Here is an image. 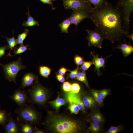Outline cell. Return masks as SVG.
Here are the masks:
<instances>
[{
    "label": "cell",
    "instance_id": "obj_1",
    "mask_svg": "<svg viewBox=\"0 0 133 133\" xmlns=\"http://www.w3.org/2000/svg\"><path fill=\"white\" fill-rule=\"evenodd\" d=\"M90 19L104 39L114 44L128 34L124 29L121 15L117 9L107 1L100 7H93L90 12Z\"/></svg>",
    "mask_w": 133,
    "mask_h": 133
},
{
    "label": "cell",
    "instance_id": "obj_2",
    "mask_svg": "<svg viewBox=\"0 0 133 133\" xmlns=\"http://www.w3.org/2000/svg\"><path fill=\"white\" fill-rule=\"evenodd\" d=\"M45 124L50 125L58 133H77L81 129L79 125L76 121L62 117H54L48 119Z\"/></svg>",
    "mask_w": 133,
    "mask_h": 133
},
{
    "label": "cell",
    "instance_id": "obj_3",
    "mask_svg": "<svg viewBox=\"0 0 133 133\" xmlns=\"http://www.w3.org/2000/svg\"><path fill=\"white\" fill-rule=\"evenodd\" d=\"M116 7L121 16L124 29L129 33L130 17L133 11V0H118Z\"/></svg>",
    "mask_w": 133,
    "mask_h": 133
},
{
    "label": "cell",
    "instance_id": "obj_4",
    "mask_svg": "<svg viewBox=\"0 0 133 133\" xmlns=\"http://www.w3.org/2000/svg\"><path fill=\"white\" fill-rule=\"evenodd\" d=\"M21 58L8 64L4 65L0 64L2 67L5 78L9 82H14L16 83V78L18 73L21 70L25 68L26 67L22 63Z\"/></svg>",
    "mask_w": 133,
    "mask_h": 133
},
{
    "label": "cell",
    "instance_id": "obj_5",
    "mask_svg": "<svg viewBox=\"0 0 133 133\" xmlns=\"http://www.w3.org/2000/svg\"><path fill=\"white\" fill-rule=\"evenodd\" d=\"M30 100L39 104H43L47 98V91L43 86L37 83L35 81L32 87L28 90Z\"/></svg>",
    "mask_w": 133,
    "mask_h": 133
},
{
    "label": "cell",
    "instance_id": "obj_6",
    "mask_svg": "<svg viewBox=\"0 0 133 133\" xmlns=\"http://www.w3.org/2000/svg\"><path fill=\"white\" fill-rule=\"evenodd\" d=\"M15 112L18 116V118L25 123L32 125L38 119L36 112L31 106L24 105L17 109Z\"/></svg>",
    "mask_w": 133,
    "mask_h": 133
},
{
    "label": "cell",
    "instance_id": "obj_7",
    "mask_svg": "<svg viewBox=\"0 0 133 133\" xmlns=\"http://www.w3.org/2000/svg\"><path fill=\"white\" fill-rule=\"evenodd\" d=\"M62 0L64 7L67 10L85 9L91 10L93 8L86 0Z\"/></svg>",
    "mask_w": 133,
    "mask_h": 133
},
{
    "label": "cell",
    "instance_id": "obj_8",
    "mask_svg": "<svg viewBox=\"0 0 133 133\" xmlns=\"http://www.w3.org/2000/svg\"><path fill=\"white\" fill-rule=\"evenodd\" d=\"M86 31L88 34L86 38L88 40V45L90 47H94L101 49L104 39L102 35L95 30L87 29Z\"/></svg>",
    "mask_w": 133,
    "mask_h": 133
},
{
    "label": "cell",
    "instance_id": "obj_9",
    "mask_svg": "<svg viewBox=\"0 0 133 133\" xmlns=\"http://www.w3.org/2000/svg\"><path fill=\"white\" fill-rule=\"evenodd\" d=\"M91 10L85 9L73 10L71 15L68 18L71 24H74L77 26L84 19L87 18H90Z\"/></svg>",
    "mask_w": 133,
    "mask_h": 133
},
{
    "label": "cell",
    "instance_id": "obj_10",
    "mask_svg": "<svg viewBox=\"0 0 133 133\" xmlns=\"http://www.w3.org/2000/svg\"><path fill=\"white\" fill-rule=\"evenodd\" d=\"M90 55L92 57L91 61L95 66L94 71L96 72V74L99 76L102 75V73L100 71V68L102 67L104 70H105V63L106 62V59L110 56H107L105 58H103L102 56L99 57V55L97 54H95L94 51L91 52Z\"/></svg>",
    "mask_w": 133,
    "mask_h": 133
},
{
    "label": "cell",
    "instance_id": "obj_11",
    "mask_svg": "<svg viewBox=\"0 0 133 133\" xmlns=\"http://www.w3.org/2000/svg\"><path fill=\"white\" fill-rule=\"evenodd\" d=\"M10 97L20 107L25 105L28 99L26 93L21 88L15 90L13 95Z\"/></svg>",
    "mask_w": 133,
    "mask_h": 133
},
{
    "label": "cell",
    "instance_id": "obj_12",
    "mask_svg": "<svg viewBox=\"0 0 133 133\" xmlns=\"http://www.w3.org/2000/svg\"><path fill=\"white\" fill-rule=\"evenodd\" d=\"M7 124L4 126L5 132L7 133H17L20 131L19 123L10 116Z\"/></svg>",
    "mask_w": 133,
    "mask_h": 133
},
{
    "label": "cell",
    "instance_id": "obj_13",
    "mask_svg": "<svg viewBox=\"0 0 133 133\" xmlns=\"http://www.w3.org/2000/svg\"><path fill=\"white\" fill-rule=\"evenodd\" d=\"M70 91L67 93L66 96L68 102L77 105L79 108L80 110L84 111L85 109L84 105L80 96L77 93H74Z\"/></svg>",
    "mask_w": 133,
    "mask_h": 133
},
{
    "label": "cell",
    "instance_id": "obj_14",
    "mask_svg": "<svg viewBox=\"0 0 133 133\" xmlns=\"http://www.w3.org/2000/svg\"><path fill=\"white\" fill-rule=\"evenodd\" d=\"M38 77L36 75L31 72L25 74L22 79L21 86L24 88L25 87L32 85Z\"/></svg>",
    "mask_w": 133,
    "mask_h": 133
},
{
    "label": "cell",
    "instance_id": "obj_15",
    "mask_svg": "<svg viewBox=\"0 0 133 133\" xmlns=\"http://www.w3.org/2000/svg\"><path fill=\"white\" fill-rule=\"evenodd\" d=\"M125 43H120L114 49H120L124 57H127L129 55L133 52V47L130 45L126 43L125 41Z\"/></svg>",
    "mask_w": 133,
    "mask_h": 133
},
{
    "label": "cell",
    "instance_id": "obj_16",
    "mask_svg": "<svg viewBox=\"0 0 133 133\" xmlns=\"http://www.w3.org/2000/svg\"><path fill=\"white\" fill-rule=\"evenodd\" d=\"M28 12L26 14L28 16L27 20L24 21L22 25L24 27H32L35 26L39 25L38 22L35 20L30 15L29 9V8H28Z\"/></svg>",
    "mask_w": 133,
    "mask_h": 133
},
{
    "label": "cell",
    "instance_id": "obj_17",
    "mask_svg": "<svg viewBox=\"0 0 133 133\" xmlns=\"http://www.w3.org/2000/svg\"><path fill=\"white\" fill-rule=\"evenodd\" d=\"M19 122L20 131L23 133H33L34 128L32 125L29 123H25L22 124L18 119Z\"/></svg>",
    "mask_w": 133,
    "mask_h": 133
},
{
    "label": "cell",
    "instance_id": "obj_18",
    "mask_svg": "<svg viewBox=\"0 0 133 133\" xmlns=\"http://www.w3.org/2000/svg\"><path fill=\"white\" fill-rule=\"evenodd\" d=\"M10 114L0 108V125L4 126L9 120Z\"/></svg>",
    "mask_w": 133,
    "mask_h": 133
},
{
    "label": "cell",
    "instance_id": "obj_19",
    "mask_svg": "<svg viewBox=\"0 0 133 133\" xmlns=\"http://www.w3.org/2000/svg\"><path fill=\"white\" fill-rule=\"evenodd\" d=\"M82 101L84 106L87 108H92L95 105V100L92 97L89 96H85L83 99Z\"/></svg>",
    "mask_w": 133,
    "mask_h": 133
},
{
    "label": "cell",
    "instance_id": "obj_20",
    "mask_svg": "<svg viewBox=\"0 0 133 133\" xmlns=\"http://www.w3.org/2000/svg\"><path fill=\"white\" fill-rule=\"evenodd\" d=\"M71 24V23L68 18L63 20L59 25L60 28L61 32L68 33V28Z\"/></svg>",
    "mask_w": 133,
    "mask_h": 133
},
{
    "label": "cell",
    "instance_id": "obj_21",
    "mask_svg": "<svg viewBox=\"0 0 133 133\" xmlns=\"http://www.w3.org/2000/svg\"><path fill=\"white\" fill-rule=\"evenodd\" d=\"M13 33L14 32H13V36L12 37L9 38L7 37H5L8 44L9 49H10V51L7 56H11L10 53L11 50H13V49H14L16 47L17 45L16 39L15 38L14 36Z\"/></svg>",
    "mask_w": 133,
    "mask_h": 133
},
{
    "label": "cell",
    "instance_id": "obj_22",
    "mask_svg": "<svg viewBox=\"0 0 133 133\" xmlns=\"http://www.w3.org/2000/svg\"><path fill=\"white\" fill-rule=\"evenodd\" d=\"M29 32V31L28 29H25L24 32L22 33L18 34L16 39L17 45H20L23 44V42L26 38Z\"/></svg>",
    "mask_w": 133,
    "mask_h": 133
},
{
    "label": "cell",
    "instance_id": "obj_23",
    "mask_svg": "<svg viewBox=\"0 0 133 133\" xmlns=\"http://www.w3.org/2000/svg\"><path fill=\"white\" fill-rule=\"evenodd\" d=\"M30 46L28 44L24 45L23 44L20 45L18 48L16 47L14 49V54L12 56L16 55H19L24 52L27 50H31V48H28Z\"/></svg>",
    "mask_w": 133,
    "mask_h": 133
},
{
    "label": "cell",
    "instance_id": "obj_24",
    "mask_svg": "<svg viewBox=\"0 0 133 133\" xmlns=\"http://www.w3.org/2000/svg\"><path fill=\"white\" fill-rule=\"evenodd\" d=\"M39 67L40 75L44 77L48 78L50 73V69L48 67L45 66H40Z\"/></svg>",
    "mask_w": 133,
    "mask_h": 133
},
{
    "label": "cell",
    "instance_id": "obj_25",
    "mask_svg": "<svg viewBox=\"0 0 133 133\" xmlns=\"http://www.w3.org/2000/svg\"><path fill=\"white\" fill-rule=\"evenodd\" d=\"M76 78L78 80L83 83L87 87H89L85 71H82L81 72H79L76 77Z\"/></svg>",
    "mask_w": 133,
    "mask_h": 133
},
{
    "label": "cell",
    "instance_id": "obj_26",
    "mask_svg": "<svg viewBox=\"0 0 133 133\" xmlns=\"http://www.w3.org/2000/svg\"><path fill=\"white\" fill-rule=\"evenodd\" d=\"M50 103L57 110L59 109L61 106L64 105L65 101L63 99L58 97L55 100Z\"/></svg>",
    "mask_w": 133,
    "mask_h": 133
},
{
    "label": "cell",
    "instance_id": "obj_27",
    "mask_svg": "<svg viewBox=\"0 0 133 133\" xmlns=\"http://www.w3.org/2000/svg\"><path fill=\"white\" fill-rule=\"evenodd\" d=\"M91 5L92 4L95 8L101 6L106 1V0H86Z\"/></svg>",
    "mask_w": 133,
    "mask_h": 133
},
{
    "label": "cell",
    "instance_id": "obj_28",
    "mask_svg": "<svg viewBox=\"0 0 133 133\" xmlns=\"http://www.w3.org/2000/svg\"><path fill=\"white\" fill-rule=\"evenodd\" d=\"M100 126L98 123L94 122L91 123L89 129L92 132L98 133L100 129Z\"/></svg>",
    "mask_w": 133,
    "mask_h": 133
},
{
    "label": "cell",
    "instance_id": "obj_29",
    "mask_svg": "<svg viewBox=\"0 0 133 133\" xmlns=\"http://www.w3.org/2000/svg\"><path fill=\"white\" fill-rule=\"evenodd\" d=\"M92 119L94 122L98 123L102 122L103 120L102 116L99 112L95 113L92 116Z\"/></svg>",
    "mask_w": 133,
    "mask_h": 133
},
{
    "label": "cell",
    "instance_id": "obj_30",
    "mask_svg": "<svg viewBox=\"0 0 133 133\" xmlns=\"http://www.w3.org/2000/svg\"><path fill=\"white\" fill-rule=\"evenodd\" d=\"M91 93L95 100L98 104H101L103 102V100L100 96L98 92L95 90L92 91Z\"/></svg>",
    "mask_w": 133,
    "mask_h": 133
},
{
    "label": "cell",
    "instance_id": "obj_31",
    "mask_svg": "<svg viewBox=\"0 0 133 133\" xmlns=\"http://www.w3.org/2000/svg\"><path fill=\"white\" fill-rule=\"evenodd\" d=\"M69 103L70 105L68 108L70 110L71 113L75 114H77L80 110L79 107L75 104Z\"/></svg>",
    "mask_w": 133,
    "mask_h": 133
},
{
    "label": "cell",
    "instance_id": "obj_32",
    "mask_svg": "<svg viewBox=\"0 0 133 133\" xmlns=\"http://www.w3.org/2000/svg\"><path fill=\"white\" fill-rule=\"evenodd\" d=\"M93 63L91 61H83L81 65V69L82 71H85L87 70L92 65Z\"/></svg>",
    "mask_w": 133,
    "mask_h": 133
},
{
    "label": "cell",
    "instance_id": "obj_33",
    "mask_svg": "<svg viewBox=\"0 0 133 133\" xmlns=\"http://www.w3.org/2000/svg\"><path fill=\"white\" fill-rule=\"evenodd\" d=\"M80 89L79 85L77 83H74L71 85L70 90L75 93H78Z\"/></svg>",
    "mask_w": 133,
    "mask_h": 133
},
{
    "label": "cell",
    "instance_id": "obj_34",
    "mask_svg": "<svg viewBox=\"0 0 133 133\" xmlns=\"http://www.w3.org/2000/svg\"><path fill=\"white\" fill-rule=\"evenodd\" d=\"M121 128L119 126L115 127L112 126L107 131L108 133H116L119 132Z\"/></svg>",
    "mask_w": 133,
    "mask_h": 133
},
{
    "label": "cell",
    "instance_id": "obj_35",
    "mask_svg": "<svg viewBox=\"0 0 133 133\" xmlns=\"http://www.w3.org/2000/svg\"><path fill=\"white\" fill-rule=\"evenodd\" d=\"M74 60L75 63L78 66L81 65L84 61L83 58L78 55L75 57Z\"/></svg>",
    "mask_w": 133,
    "mask_h": 133
},
{
    "label": "cell",
    "instance_id": "obj_36",
    "mask_svg": "<svg viewBox=\"0 0 133 133\" xmlns=\"http://www.w3.org/2000/svg\"><path fill=\"white\" fill-rule=\"evenodd\" d=\"M98 93L100 96L103 100L108 94L109 90L105 89L100 91Z\"/></svg>",
    "mask_w": 133,
    "mask_h": 133
},
{
    "label": "cell",
    "instance_id": "obj_37",
    "mask_svg": "<svg viewBox=\"0 0 133 133\" xmlns=\"http://www.w3.org/2000/svg\"><path fill=\"white\" fill-rule=\"evenodd\" d=\"M79 68L78 67L75 70L71 71L69 74V77L73 79L76 77L79 73Z\"/></svg>",
    "mask_w": 133,
    "mask_h": 133
},
{
    "label": "cell",
    "instance_id": "obj_38",
    "mask_svg": "<svg viewBox=\"0 0 133 133\" xmlns=\"http://www.w3.org/2000/svg\"><path fill=\"white\" fill-rule=\"evenodd\" d=\"M9 49L8 45H6L0 47V59L5 54V51Z\"/></svg>",
    "mask_w": 133,
    "mask_h": 133
},
{
    "label": "cell",
    "instance_id": "obj_39",
    "mask_svg": "<svg viewBox=\"0 0 133 133\" xmlns=\"http://www.w3.org/2000/svg\"><path fill=\"white\" fill-rule=\"evenodd\" d=\"M71 85L68 82H64L63 85V89L65 91H68L71 90Z\"/></svg>",
    "mask_w": 133,
    "mask_h": 133
},
{
    "label": "cell",
    "instance_id": "obj_40",
    "mask_svg": "<svg viewBox=\"0 0 133 133\" xmlns=\"http://www.w3.org/2000/svg\"><path fill=\"white\" fill-rule=\"evenodd\" d=\"M43 3L51 5L53 10L55 9L53 5V2L57 0H39Z\"/></svg>",
    "mask_w": 133,
    "mask_h": 133
},
{
    "label": "cell",
    "instance_id": "obj_41",
    "mask_svg": "<svg viewBox=\"0 0 133 133\" xmlns=\"http://www.w3.org/2000/svg\"><path fill=\"white\" fill-rule=\"evenodd\" d=\"M57 80L60 82H63L65 81V78L63 75H62L59 74L57 75Z\"/></svg>",
    "mask_w": 133,
    "mask_h": 133
},
{
    "label": "cell",
    "instance_id": "obj_42",
    "mask_svg": "<svg viewBox=\"0 0 133 133\" xmlns=\"http://www.w3.org/2000/svg\"><path fill=\"white\" fill-rule=\"evenodd\" d=\"M67 71V69L65 67H62L60 68L59 71V73L62 75H65Z\"/></svg>",
    "mask_w": 133,
    "mask_h": 133
},
{
    "label": "cell",
    "instance_id": "obj_43",
    "mask_svg": "<svg viewBox=\"0 0 133 133\" xmlns=\"http://www.w3.org/2000/svg\"><path fill=\"white\" fill-rule=\"evenodd\" d=\"M125 36L129 38L132 41H133V33H132L130 34L129 33L128 34L126 35Z\"/></svg>",
    "mask_w": 133,
    "mask_h": 133
},
{
    "label": "cell",
    "instance_id": "obj_44",
    "mask_svg": "<svg viewBox=\"0 0 133 133\" xmlns=\"http://www.w3.org/2000/svg\"><path fill=\"white\" fill-rule=\"evenodd\" d=\"M1 105L0 104V107Z\"/></svg>",
    "mask_w": 133,
    "mask_h": 133
},
{
    "label": "cell",
    "instance_id": "obj_45",
    "mask_svg": "<svg viewBox=\"0 0 133 133\" xmlns=\"http://www.w3.org/2000/svg\"></svg>",
    "mask_w": 133,
    "mask_h": 133
}]
</instances>
